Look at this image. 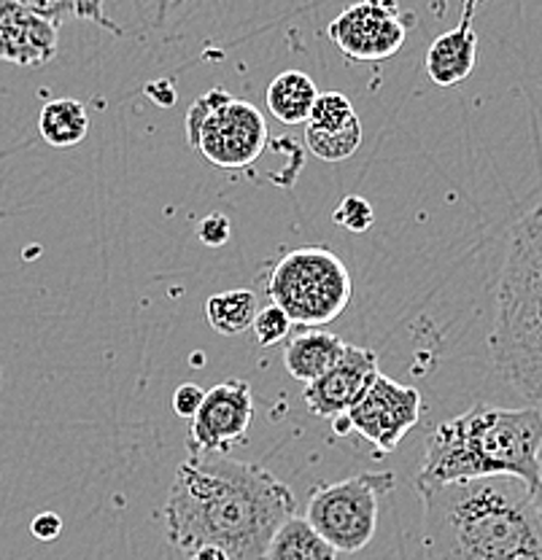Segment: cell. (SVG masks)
<instances>
[{
  "mask_svg": "<svg viewBox=\"0 0 542 560\" xmlns=\"http://www.w3.org/2000/svg\"><path fill=\"white\" fill-rule=\"evenodd\" d=\"M295 512V493L265 466L189 453L168 490L165 530L184 556L217 545L230 560H265L276 528Z\"/></svg>",
  "mask_w": 542,
  "mask_h": 560,
  "instance_id": "obj_1",
  "label": "cell"
},
{
  "mask_svg": "<svg viewBox=\"0 0 542 560\" xmlns=\"http://www.w3.org/2000/svg\"><path fill=\"white\" fill-rule=\"evenodd\" d=\"M429 560H542V515L518 477L418 488Z\"/></svg>",
  "mask_w": 542,
  "mask_h": 560,
  "instance_id": "obj_2",
  "label": "cell"
},
{
  "mask_svg": "<svg viewBox=\"0 0 542 560\" xmlns=\"http://www.w3.org/2000/svg\"><path fill=\"white\" fill-rule=\"evenodd\" d=\"M542 445L540 407L475 405L462 416L442 420L427 436V453L416 488L477 477H518L534 490Z\"/></svg>",
  "mask_w": 542,
  "mask_h": 560,
  "instance_id": "obj_3",
  "label": "cell"
},
{
  "mask_svg": "<svg viewBox=\"0 0 542 560\" xmlns=\"http://www.w3.org/2000/svg\"><path fill=\"white\" fill-rule=\"evenodd\" d=\"M488 348L503 381L542 410V202L510 230Z\"/></svg>",
  "mask_w": 542,
  "mask_h": 560,
  "instance_id": "obj_4",
  "label": "cell"
},
{
  "mask_svg": "<svg viewBox=\"0 0 542 560\" xmlns=\"http://www.w3.org/2000/svg\"><path fill=\"white\" fill-rule=\"evenodd\" d=\"M354 280L335 250L305 245L284 254L267 276V296L302 329H324L351 305Z\"/></svg>",
  "mask_w": 542,
  "mask_h": 560,
  "instance_id": "obj_5",
  "label": "cell"
},
{
  "mask_svg": "<svg viewBox=\"0 0 542 560\" xmlns=\"http://www.w3.org/2000/svg\"><path fill=\"white\" fill-rule=\"evenodd\" d=\"M267 121L254 103L214 86L186 110V143L221 171H246L267 149Z\"/></svg>",
  "mask_w": 542,
  "mask_h": 560,
  "instance_id": "obj_6",
  "label": "cell"
},
{
  "mask_svg": "<svg viewBox=\"0 0 542 560\" xmlns=\"http://www.w3.org/2000/svg\"><path fill=\"white\" fill-rule=\"evenodd\" d=\"M394 486L397 477L392 471H361L346 480L316 486L308 495L305 521L337 552L354 556L376 539L381 499L392 493Z\"/></svg>",
  "mask_w": 542,
  "mask_h": 560,
  "instance_id": "obj_7",
  "label": "cell"
},
{
  "mask_svg": "<svg viewBox=\"0 0 542 560\" xmlns=\"http://www.w3.org/2000/svg\"><path fill=\"white\" fill-rule=\"evenodd\" d=\"M422 410V390L378 372L346 416L361 440L370 442L378 453H392L416 429Z\"/></svg>",
  "mask_w": 542,
  "mask_h": 560,
  "instance_id": "obj_8",
  "label": "cell"
},
{
  "mask_svg": "<svg viewBox=\"0 0 542 560\" xmlns=\"http://www.w3.org/2000/svg\"><path fill=\"white\" fill-rule=\"evenodd\" d=\"M405 16L397 0H357L326 27L332 44L354 62H383L405 46Z\"/></svg>",
  "mask_w": 542,
  "mask_h": 560,
  "instance_id": "obj_9",
  "label": "cell"
},
{
  "mask_svg": "<svg viewBox=\"0 0 542 560\" xmlns=\"http://www.w3.org/2000/svg\"><path fill=\"white\" fill-rule=\"evenodd\" d=\"M254 420V390L246 381H224L206 390L189 418V453H230L241 445Z\"/></svg>",
  "mask_w": 542,
  "mask_h": 560,
  "instance_id": "obj_10",
  "label": "cell"
},
{
  "mask_svg": "<svg viewBox=\"0 0 542 560\" xmlns=\"http://www.w3.org/2000/svg\"><path fill=\"white\" fill-rule=\"evenodd\" d=\"M378 353L370 348H359L346 342L335 364L316 381L305 383L302 399L311 416L335 418L348 412L354 401L367 390V385L378 375Z\"/></svg>",
  "mask_w": 542,
  "mask_h": 560,
  "instance_id": "obj_11",
  "label": "cell"
},
{
  "mask_svg": "<svg viewBox=\"0 0 542 560\" xmlns=\"http://www.w3.org/2000/svg\"><path fill=\"white\" fill-rule=\"evenodd\" d=\"M57 27L20 0H0V60L20 68H38L55 60Z\"/></svg>",
  "mask_w": 542,
  "mask_h": 560,
  "instance_id": "obj_12",
  "label": "cell"
},
{
  "mask_svg": "<svg viewBox=\"0 0 542 560\" xmlns=\"http://www.w3.org/2000/svg\"><path fill=\"white\" fill-rule=\"evenodd\" d=\"M477 35L472 31V11H464L453 31L437 35L427 51V75L437 86H459L475 70Z\"/></svg>",
  "mask_w": 542,
  "mask_h": 560,
  "instance_id": "obj_13",
  "label": "cell"
},
{
  "mask_svg": "<svg viewBox=\"0 0 542 560\" xmlns=\"http://www.w3.org/2000/svg\"><path fill=\"white\" fill-rule=\"evenodd\" d=\"M346 342L326 329H302L284 348V366L302 385L322 377L337 361Z\"/></svg>",
  "mask_w": 542,
  "mask_h": 560,
  "instance_id": "obj_14",
  "label": "cell"
},
{
  "mask_svg": "<svg viewBox=\"0 0 542 560\" xmlns=\"http://www.w3.org/2000/svg\"><path fill=\"white\" fill-rule=\"evenodd\" d=\"M319 95L316 81L302 70H284L267 86V108L284 125H305L313 101Z\"/></svg>",
  "mask_w": 542,
  "mask_h": 560,
  "instance_id": "obj_15",
  "label": "cell"
},
{
  "mask_svg": "<svg viewBox=\"0 0 542 560\" xmlns=\"http://www.w3.org/2000/svg\"><path fill=\"white\" fill-rule=\"evenodd\" d=\"M265 560H337V550L295 512L276 528Z\"/></svg>",
  "mask_w": 542,
  "mask_h": 560,
  "instance_id": "obj_16",
  "label": "cell"
},
{
  "mask_svg": "<svg viewBox=\"0 0 542 560\" xmlns=\"http://www.w3.org/2000/svg\"><path fill=\"white\" fill-rule=\"evenodd\" d=\"M38 132L55 149H71L90 132V114H87L84 103L71 101V97L49 101L41 108Z\"/></svg>",
  "mask_w": 542,
  "mask_h": 560,
  "instance_id": "obj_17",
  "label": "cell"
},
{
  "mask_svg": "<svg viewBox=\"0 0 542 560\" xmlns=\"http://www.w3.org/2000/svg\"><path fill=\"white\" fill-rule=\"evenodd\" d=\"M256 315V294L249 289L221 291V294L208 296L206 318L214 331L227 337L243 335L252 329V320Z\"/></svg>",
  "mask_w": 542,
  "mask_h": 560,
  "instance_id": "obj_18",
  "label": "cell"
},
{
  "mask_svg": "<svg viewBox=\"0 0 542 560\" xmlns=\"http://www.w3.org/2000/svg\"><path fill=\"white\" fill-rule=\"evenodd\" d=\"M20 3L49 20L55 27H60L68 20H81L114 35H125V31L106 14V0H20Z\"/></svg>",
  "mask_w": 542,
  "mask_h": 560,
  "instance_id": "obj_19",
  "label": "cell"
},
{
  "mask_svg": "<svg viewBox=\"0 0 542 560\" xmlns=\"http://www.w3.org/2000/svg\"><path fill=\"white\" fill-rule=\"evenodd\" d=\"M361 136H365L361 121H354V125L343 127V130H313V127H305V145L322 162H343L357 154Z\"/></svg>",
  "mask_w": 542,
  "mask_h": 560,
  "instance_id": "obj_20",
  "label": "cell"
},
{
  "mask_svg": "<svg viewBox=\"0 0 542 560\" xmlns=\"http://www.w3.org/2000/svg\"><path fill=\"white\" fill-rule=\"evenodd\" d=\"M354 121H359V116L346 95H341V92H319L305 125L313 127V130H343Z\"/></svg>",
  "mask_w": 542,
  "mask_h": 560,
  "instance_id": "obj_21",
  "label": "cell"
},
{
  "mask_svg": "<svg viewBox=\"0 0 542 560\" xmlns=\"http://www.w3.org/2000/svg\"><path fill=\"white\" fill-rule=\"evenodd\" d=\"M252 329H254L256 342H260L262 348H273V346H278V342L287 340L291 320L278 305H267L265 311H256L254 320H252Z\"/></svg>",
  "mask_w": 542,
  "mask_h": 560,
  "instance_id": "obj_22",
  "label": "cell"
},
{
  "mask_svg": "<svg viewBox=\"0 0 542 560\" xmlns=\"http://www.w3.org/2000/svg\"><path fill=\"white\" fill-rule=\"evenodd\" d=\"M332 221H335L337 226H343V230L354 232V235H361V232L370 230L372 221H376V210H372V206L365 200V197L348 195L343 197L341 206L335 208Z\"/></svg>",
  "mask_w": 542,
  "mask_h": 560,
  "instance_id": "obj_23",
  "label": "cell"
},
{
  "mask_svg": "<svg viewBox=\"0 0 542 560\" xmlns=\"http://www.w3.org/2000/svg\"><path fill=\"white\" fill-rule=\"evenodd\" d=\"M230 219L221 213H211L206 221L200 224V230H197V235H200V241L208 245V248H219V245H224L230 241Z\"/></svg>",
  "mask_w": 542,
  "mask_h": 560,
  "instance_id": "obj_24",
  "label": "cell"
},
{
  "mask_svg": "<svg viewBox=\"0 0 542 560\" xmlns=\"http://www.w3.org/2000/svg\"><path fill=\"white\" fill-rule=\"evenodd\" d=\"M203 396H206V390H203L197 383L178 385L176 394H173V412H176L178 418L189 420L192 416H195L197 407H200Z\"/></svg>",
  "mask_w": 542,
  "mask_h": 560,
  "instance_id": "obj_25",
  "label": "cell"
},
{
  "mask_svg": "<svg viewBox=\"0 0 542 560\" xmlns=\"http://www.w3.org/2000/svg\"><path fill=\"white\" fill-rule=\"evenodd\" d=\"M31 530L41 541H55L57 536L62 534V521L55 515V512H44V515L33 517Z\"/></svg>",
  "mask_w": 542,
  "mask_h": 560,
  "instance_id": "obj_26",
  "label": "cell"
},
{
  "mask_svg": "<svg viewBox=\"0 0 542 560\" xmlns=\"http://www.w3.org/2000/svg\"><path fill=\"white\" fill-rule=\"evenodd\" d=\"M146 95L160 105V108H168V105L176 103V90H173L171 81H151V84H146Z\"/></svg>",
  "mask_w": 542,
  "mask_h": 560,
  "instance_id": "obj_27",
  "label": "cell"
},
{
  "mask_svg": "<svg viewBox=\"0 0 542 560\" xmlns=\"http://www.w3.org/2000/svg\"><path fill=\"white\" fill-rule=\"evenodd\" d=\"M186 560H230V558H227V552L217 545H200L186 556Z\"/></svg>",
  "mask_w": 542,
  "mask_h": 560,
  "instance_id": "obj_28",
  "label": "cell"
},
{
  "mask_svg": "<svg viewBox=\"0 0 542 560\" xmlns=\"http://www.w3.org/2000/svg\"><path fill=\"white\" fill-rule=\"evenodd\" d=\"M181 3H184V0H154V9H157L154 25H162V22L168 20V14H171V11H176Z\"/></svg>",
  "mask_w": 542,
  "mask_h": 560,
  "instance_id": "obj_29",
  "label": "cell"
},
{
  "mask_svg": "<svg viewBox=\"0 0 542 560\" xmlns=\"http://www.w3.org/2000/svg\"><path fill=\"white\" fill-rule=\"evenodd\" d=\"M332 420V431H335L337 436H348L351 434V420H348L346 412H341V416L330 418Z\"/></svg>",
  "mask_w": 542,
  "mask_h": 560,
  "instance_id": "obj_30",
  "label": "cell"
},
{
  "mask_svg": "<svg viewBox=\"0 0 542 560\" xmlns=\"http://www.w3.org/2000/svg\"><path fill=\"white\" fill-rule=\"evenodd\" d=\"M534 501H538L540 506V515H542V445H540V453H538V486H534Z\"/></svg>",
  "mask_w": 542,
  "mask_h": 560,
  "instance_id": "obj_31",
  "label": "cell"
},
{
  "mask_svg": "<svg viewBox=\"0 0 542 560\" xmlns=\"http://www.w3.org/2000/svg\"><path fill=\"white\" fill-rule=\"evenodd\" d=\"M464 3V11H475V5L481 3V0H462Z\"/></svg>",
  "mask_w": 542,
  "mask_h": 560,
  "instance_id": "obj_32",
  "label": "cell"
},
{
  "mask_svg": "<svg viewBox=\"0 0 542 560\" xmlns=\"http://www.w3.org/2000/svg\"><path fill=\"white\" fill-rule=\"evenodd\" d=\"M0 388H3V366H0Z\"/></svg>",
  "mask_w": 542,
  "mask_h": 560,
  "instance_id": "obj_33",
  "label": "cell"
}]
</instances>
